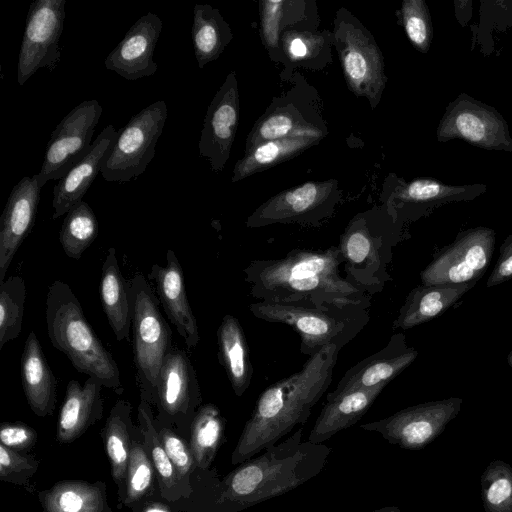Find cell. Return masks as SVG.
<instances>
[{
  "label": "cell",
  "mask_w": 512,
  "mask_h": 512,
  "mask_svg": "<svg viewBox=\"0 0 512 512\" xmlns=\"http://www.w3.org/2000/svg\"><path fill=\"white\" fill-rule=\"evenodd\" d=\"M65 5L66 0H35L30 4L17 64L19 85L40 68L53 72L58 66Z\"/></svg>",
  "instance_id": "10"
},
{
  "label": "cell",
  "mask_w": 512,
  "mask_h": 512,
  "mask_svg": "<svg viewBox=\"0 0 512 512\" xmlns=\"http://www.w3.org/2000/svg\"><path fill=\"white\" fill-rule=\"evenodd\" d=\"M303 428L237 465L218 486L215 503L223 512H240L281 496L322 472L332 449L303 441Z\"/></svg>",
  "instance_id": "3"
},
{
  "label": "cell",
  "mask_w": 512,
  "mask_h": 512,
  "mask_svg": "<svg viewBox=\"0 0 512 512\" xmlns=\"http://www.w3.org/2000/svg\"><path fill=\"white\" fill-rule=\"evenodd\" d=\"M512 278V240L507 239L500 248L498 261L490 274L487 286H495Z\"/></svg>",
  "instance_id": "45"
},
{
  "label": "cell",
  "mask_w": 512,
  "mask_h": 512,
  "mask_svg": "<svg viewBox=\"0 0 512 512\" xmlns=\"http://www.w3.org/2000/svg\"><path fill=\"white\" fill-rule=\"evenodd\" d=\"M142 512H170V509L163 503L152 502L147 504Z\"/></svg>",
  "instance_id": "48"
},
{
  "label": "cell",
  "mask_w": 512,
  "mask_h": 512,
  "mask_svg": "<svg viewBox=\"0 0 512 512\" xmlns=\"http://www.w3.org/2000/svg\"><path fill=\"white\" fill-rule=\"evenodd\" d=\"M39 462L29 456L0 444V479L23 484L38 469Z\"/></svg>",
  "instance_id": "41"
},
{
  "label": "cell",
  "mask_w": 512,
  "mask_h": 512,
  "mask_svg": "<svg viewBox=\"0 0 512 512\" xmlns=\"http://www.w3.org/2000/svg\"><path fill=\"white\" fill-rule=\"evenodd\" d=\"M495 232L476 227L461 233L421 272L423 285H457L475 282L489 266Z\"/></svg>",
  "instance_id": "13"
},
{
  "label": "cell",
  "mask_w": 512,
  "mask_h": 512,
  "mask_svg": "<svg viewBox=\"0 0 512 512\" xmlns=\"http://www.w3.org/2000/svg\"><path fill=\"white\" fill-rule=\"evenodd\" d=\"M285 40L287 52L294 60L307 58L316 42L312 38L296 33L287 34Z\"/></svg>",
  "instance_id": "46"
},
{
  "label": "cell",
  "mask_w": 512,
  "mask_h": 512,
  "mask_svg": "<svg viewBox=\"0 0 512 512\" xmlns=\"http://www.w3.org/2000/svg\"><path fill=\"white\" fill-rule=\"evenodd\" d=\"M102 388V383L91 377H87L83 385L74 379L68 382L57 423L58 442H73L101 419L104 410Z\"/></svg>",
  "instance_id": "24"
},
{
  "label": "cell",
  "mask_w": 512,
  "mask_h": 512,
  "mask_svg": "<svg viewBox=\"0 0 512 512\" xmlns=\"http://www.w3.org/2000/svg\"><path fill=\"white\" fill-rule=\"evenodd\" d=\"M417 355L415 349L406 345L403 333H394L385 347L349 368L334 391L388 385L412 364Z\"/></svg>",
  "instance_id": "21"
},
{
  "label": "cell",
  "mask_w": 512,
  "mask_h": 512,
  "mask_svg": "<svg viewBox=\"0 0 512 512\" xmlns=\"http://www.w3.org/2000/svg\"><path fill=\"white\" fill-rule=\"evenodd\" d=\"M201 391L187 353L172 348L158 377L154 404L163 420L183 423L192 420L201 404Z\"/></svg>",
  "instance_id": "15"
},
{
  "label": "cell",
  "mask_w": 512,
  "mask_h": 512,
  "mask_svg": "<svg viewBox=\"0 0 512 512\" xmlns=\"http://www.w3.org/2000/svg\"><path fill=\"white\" fill-rule=\"evenodd\" d=\"M338 246L293 249L283 258L252 260L243 270L250 295L259 300L306 306L371 307V297L352 285L339 268Z\"/></svg>",
  "instance_id": "1"
},
{
  "label": "cell",
  "mask_w": 512,
  "mask_h": 512,
  "mask_svg": "<svg viewBox=\"0 0 512 512\" xmlns=\"http://www.w3.org/2000/svg\"><path fill=\"white\" fill-rule=\"evenodd\" d=\"M475 282L457 285H419L408 294L392 328L407 330L443 313Z\"/></svg>",
  "instance_id": "27"
},
{
  "label": "cell",
  "mask_w": 512,
  "mask_h": 512,
  "mask_svg": "<svg viewBox=\"0 0 512 512\" xmlns=\"http://www.w3.org/2000/svg\"><path fill=\"white\" fill-rule=\"evenodd\" d=\"M239 116V97L235 74L231 72L212 99L203 122L199 154L215 172L222 171L229 158Z\"/></svg>",
  "instance_id": "16"
},
{
  "label": "cell",
  "mask_w": 512,
  "mask_h": 512,
  "mask_svg": "<svg viewBox=\"0 0 512 512\" xmlns=\"http://www.w3.org/2000/svg\"><path fill=\"white\" fill-rule=\"evenodd\" d=\"M162 26V20L152 12L141 16L106 57V69L126 80H137L155 74L158 65L153 60V55Z\"/></svg>",
  "instance_id": "18"
},
{
  "label": "cell",
  "mask_w": 512,
  "mask_h": 512,
  "mask_svg": "<svg viewBox=\"0 0 512 512\" xmlns=\"http://www.w3.org/2000/svg\"><path fill=\"white\" fill-rule=\"evenodd\" d=\"M370 512H398L395 507H383Z\"/></svg>",
  "instance_id": "49"
},
{
  "label": "cell",
  "mask_w": 512,
  "mask_h": 512,
  "mask_svg": "<svg viewBox=\"0 0 512 512\" xmlns=\"http://www.w3.org/2000/svg\"><path fill=\"white\" fill-rule=\"evenodd\" d=\"M387 385L372 389L350 388L332 391L326 397L307 440L321 444L338 432L356 424Z\"/></svg>",
  "instance_id": "22"
},
{
  "label": "cell",
  "mask_w": 512,
  "mask_h": 512,
  "mask_svg": "<svg viewBox=\"0 0 512 512\" xmlns=\"http://www.w3.org/2000/svg\"><path fill=\"white\" fill-rule=\"evenodd\" d=\"M155 467L143 445L132 440L123 504L131 505L148 495L154 485Z\"/></svg>",
  "instance_id": "38"
},
{
  "label": "cell",
  "mask_w": 512,
  "mask_h": 512,
  "mask_svg": "<svg viewBox=\"0 0 512 512\" xmlns=\"http://www.w3.org/2000/svg\"><path fill=\"white\" fill-rule=\"evenodd\" d=\"M148 278L166 316L186 347L195 349L200 339L199 329L187 298L183 270L173 250H167L165 266L152 265Z\"/></svg>",
  "instance_id": "19"
},
{
  "label": "cell",
  "mask_w": 512,
  "mask_h": 512,
  "mask_svg": "<svg viewBox=\"0 0 512 512\" xmlns=\"http://www.w3.org/2000/svg\"><path fill=\"white\" fill-rule=\"evenodd\" d=\"M21 382L31 410L39 417L55 409L57 379L51 370L36 334L29 332L20 359Z\"/></svg>",
  "instance_id": "25"
},
{
  "label": "cell",
  "mask_w": 512,
  "mask_h": 512,
  "mask_svg": "<svg viewBox=\"0 0 512 512\" xmlns=\"http://www.w3.org/2000/svg\"><path fill=\"white\" fill-rule=\"evenodd\" d=\"M158 432L165 451L179 477L189 474L193 464H195L192 451L187 448L182 438L170 428L163 426Z\"/></svg>",
  "instance_id": "42"
},
{
  "label": "cell",
  "mask_w": 512,
  "mask_h": 512,
  "mask_svg": "<svg viewBox=\"0 0 512 512\" xmlns=\"http://www.w3.org/2000/svg\"><path fill=\"white\" fill-rule=\"evenodd\" d=\"M286 3L269 0L260 3L262 34L266 45L270 48L278 47L279 29Z\"/></svg>",
  "instance_id": "44"
},
{
  "label": "cell",
  "mask_w": 512,
  "mask_h": 512,
  "mask_svg": "<svg viewBox=\"0 0 512 512\" xmlns=\"http://www.w3.org/2000/svg\"><path fill=\"white\" fill-rule=\"evenodd\" d=\"M249 311L258 319L292 327L300 337V352L314 356L328 345L341 349L370 320L369 309L359 306H306L257 301Z\"/></svg>",
  "instance_id": "5"
},
{
  "label": "cell",
  "mask_w": 512,
  "mask_h": 512,
  "mask_svg": "<svg viewBox=\"0 0 512 512\" xmlns=\"http://www.w3.org/2000/svg\"><path fill=\"white\" fill-rule=\"evenodd\" d=\"M401 16L408 39L420 52H428L433 28L428 7L423 0H405L402 2Z\"/></svg>",
  "instance_id": "40"
},
{
  "label": "cell",
  "mask_w": 512,
  "mask_h": 512,
  "mask_svg": "<svg viewBox=\"0 0 512 512\" xmlns=\"http://www.w3.org/2000/svg\"><path fill=\"white\" fill-rule=\"evenodd\" d=\"M314 129H316L314 126L301 122L292 112H273L255 125L247 139L246 150L264 142L287 138Z\"/></svg>",
  "instance_id": "39"
},
{
  "label": "cell",
  "mask_w": 512,
  "mask_h": 512,
  "mask_svg": "<svg viewBox=\"0 0 512 512\" xmlns=\"http://www.w3.org/2000/svg\"><path fill=\"white\" fill-rule=\"evenodd\" d=\"M168 117L164 100L149 104L135 114L118 137L108 155L101 175L109 182H128L146 170L155 155V147Z\"/></svg>",
  "instance_id": "8"
},
{
  "label": "cell",
  "mask_w": 512,
  "mask_h": 512,
  "mask_svg": "<svg viewBox=\"0 0 512 512\" xmlns=\"http://www.w3.org/2000/svg\"><path fill=\"white\" fill-rule=\"evenodd\" d=\"M334 38L347 85L374 107L386 78L382 54L373 37L359 23L337 20Z\"/></svg>",
  "instance_id": "12"
},
{
  "label": "cell",
  "mask_w": 512,
  "mask_h": 512,
  "mask_svg": "<svg viewBox=\"0 0 512 512\" xmlns=\"http://www.w3.org/2000/svg\"><path fill=\"white\" fill-rule=\"evenodd\" d=\"M511 491V483L507 479H499L490 486L487 498L490 503L499 504L510 496Z\"/></svg>",
  "instance_id": "47"
},
{
  "label": "cell",
  "mask_w": 512,
  "mask_h": 512,
  "mask_svg": "<svg viewBox=\"0 0 512 512\" xmlns=\"http://www.w3.org/2000/svg\"><path fill=\"white\" fill-rule=\"evenodd\" d=\"M40 190L36 174L24 176L11 190L0 218V283L34 226Z\"/></svg>",
  "instance_id": "17"
},
{
  "label": "cell",
  "mask_w": 512,
  "mask_h": 512,
  "mask_svg": "<svg viewBox=\"0 0 512 512\" xmlns=\"http://www.w3.org/2000/svg\"><path fill=\"white\" fill-rule=\"evenodd\" d=\"M131 332L140 399L154 404L161 367L172 347V331L160 311V302L141 273L130 280Z\"/></svg>",
  "instance_id": "7"
},
{
  "label": "cell",
  "mask_w": 512,
  "mask_h": 512,
  "mask_svg": "<svg viewBox=\"0 0 512 512\" xmlns=\"http://www.w3.org/2000/svg\"><path fill=\"white\" fill-rule=\"evenodd\" d=\"M486 185H448L434 179H415L395 193L400 204L429 205L471 199L483 193Z\"/></svg>",
  "instance_id": "34"
},
{
  "label": "cell",
  "mask_w": 512,
  "mask_h": 512,
  "mask_svg": "<svg viewBox=\"0 0 512 512\" xmlns=\"http://www.w3.org/2000/svg\"><path fill=\"white\" fill-rule=\"evenodd\" d=\"M36 431L23 422H4L0 427V441L17 452L30 449L36 443Z\"/></svg>",
  "instance_id": "43"
},
{
  "label": "cell",
  "mask_w": 512,
  "mask_h": 512,
  "mask_svg": "<svg viewBox=\"0 0 512 512\" xmlns=\"http://www.w3.org/2000/svg\"><path fill=\"white\" fill-rule=\"evenodd\" d=\"M98 221L92 208L85 202L75 204L61 225L59 241L64 253L78 260L98 236Z\"/></svg>",
  "instance_id": "35"
},
{
  "label": "cell",
  "mask_w": 512,
  "mask_h": 512,
  "mask_svg": "<svg viewBox=\"0 0 512 512\" xmlns=\"http://www.w3.org/2000/svg\"><path fill=\"white\" fill-rule=\"evenodd\" d=\"M131 410L132 406L128 401L118 400L111 409L102 430L105 449L111 465V474L119 488V497L123 499L133 440L131 436L135 432L131 421Z\"/></svg>",
  "instance_id": "29"
},
{
  "label": "cell",
  "mask_w": 512,
  "mask_h": 512,
  "mask_svg": "<svg viewBox=\"0 0 512 512\" xmlns=\"http://www.w3.org/2000/svg\"><path fill=\"white\" fill-rule=\"evenodd\" d=\"M440 142L462 139L486 149L512 152L507 122L493 107L462 93L450 102L439 123Z\"/></svg>",
  "instance_id": "11"
},
{
  "label": "cell",
  "mask_w": 512,
  "mask_h": 512,
  "mask_svg": "<svg viewBox=\"0 0 512 512\" xmlns=\"http://www.w3.org/2000/svg\"><path fill=\"white\" fill-rule=\"evenodd\" d=\"M217 344L219 362L235 395L241 397L251 384L253 365L244 331L233 315L222 318L217 329Z\"/></svg>",
  "instance_id": "28"
},
{
  "label": "cell",
  "mask_w": 512,
  "mask_h": 512,
  "mask_svg": "<svg viewBox=\"0 0 512 512\" xmlns=\"http://www.w3.org/2000/svg\"><path fill=\"white\" fill-rule=\"evenodd\" d=\"M322 137V132L314 129L287 138L268 141L246 150L245 156L234 167L232 181L236 182L251 174L270 168L285 161Z\"/></svg>",
  "instance_id": "31"
},
{
  "label": "cell",
  "mask_w": 512,
  "mask_h": 512,
  "mask_svg": "<svg viewBox=\"0 0 512 512\" xmlns=\"http://www.w3.org/2000/svg\"><path fill=\"white\" fill-rule=\"evenodd\" d=\"M138 420L144 436V447L160 478L161 489L164 497L173 491L177 484L178 473L170 461L159 436L151 404L140 399L138 406Z\"/></svg>",
  "instance_id": "36"
},
{
  "label": "cell",
  "mask_w": 512,
  "mask_h": 512,
  "mask_svg": "<svg viewBox=\"0 0 512 512\" xmlns=\"http://www.w3.org/2000/svg\"><path fill=\"white\" fill-rule=\"evenodd\" d=\"M99 292L103 311L117 341L128 340L132 314L130 282L121 272L114 247L107 250Z\"/></svg>",
  "instance_id": "26"
},
{
  "label": "cell",
  "mask_w": 512,
  "mask_h": 512,
  "mask_svg": "<svg viewBox=\"0 0 512 512\" xmlns=\"http://www.w3.org/2000/svg\"><path fill=\"white\" fill-rule=\"evenodd\" d=\"M454 408L451 401L430 403L399 411L389 417L360 425L367 431L379 433L390 443L417 446L433 434L436 419H442Z\"/></svg>",
  "instance_id": "23"
},
{
  "label": "cell",
  "mask_w": 512,
  "mask_h": 512,
  "mask_svg": "<svg viewBox=\"0 0 512 512\" xmlns=\"http://www.w3.org/2000/svg\"><path fill=\"white\" fill-rule=\"evenodd\" d=\"M334 184L306 182L285 190L260 205L247 219L249 228L272 224H317L328 217L335 204Z\"/></svg>",
  "instance_id": "14"
},
{
  "label": "cell",
  "mask_w": 512,
  "mask_h": 512,
  "mask_svg": "<svg viewBox=\"0 0 512 512\" xmlns=\"http://www.w3.org/2000/svg\"><path fill=\"white\" fill-rule=\"evenodd\" d=\"M118 137L112 124L107 125L93 141L86 156L76 163L53 187V215L57 219L82 201L101 169Z\"/></svg>",
  "instance_id": "20"
},
{
  "label": "cell",
  "mask_w": 512,
  "mask_h": 512,
  "mask_svg": "<svg viewBox=\"0 0 512 512\" xmlns=\"http://www.w3.org/2000/svg\"><path fill=\"white\" fill-rule=\"evenodd\" d=\"M383 211L355 216L343 232L339 249L345 278L368 295L383 290L390 280L387 271L396 242L394 219Z\"/></svg>",
  "instance_id": "6"
},
{
  "label": "cell",
  "mask_w": 512,
  "mask_h": 512,
  "mask_svg": "<svg viewBox=\"0 0 512 512\" xmlns=\"http://www.w3.org/2000/svg\"><path fill=\"white\" fill-rule=\"evenodd\" d=\"M507 360H508L509 365L512 367V350L510 351Z\"/></svg>",
  "instance_id": "50"
},
{
  "label": "cell",
  "mask_w": 512,
  "mask_h": 512,
  "mask_svg": "<svg viewBox=\"0 0 512 512\" xmlns=\"http://www.w3.org/2000/svg\"><path fill=\"white\" fill-rule=\"evenodd\" d=\"M45 512H111L102 481H61L39 494Z\"/></svg>",
  "instance_id": "30"
},
{
  "label": "cell",
  "mask_w": 512,
  "mask_h": 512,
  "mask_svg": "<svg viewBox=\"0 0 512 512\" xmlns=\"http://www.w3.org/2000/svg\"><path fill=\"white\" fill-rule=\"evenodd\" d=\"M191 35L199 68L217 59L232 38L218 9L207 4L194 6Z\"/></svg>",
  "instance_id": "32"
},
{
  "label": "cell",
  "mask_w": 512,
  "mask_h": 512,
  "mask_svg": "<svg viewBox=\"0 0 512 512\" xmlns=\"http://www.w3.org/2000/svg\"><path fill=\"white\" fill-rule=\"evenodd\" d=\"M45 314L52 346L65 354L79 373L121 394L124 388L118 365L86 320L67 283L56 280L49 286Z\"/></svg>",
  "instance_id": "4"
},
{
  "label": "cell",
  "mask_w": 512,
  "mask_h": 512,
  "mask_svg": "<svg viewBox=\"0 0 512 512\" xmlns=\"http://www.w3.org/2000/svg\"><path fill=\"white\" fill-rule=\"evenodd\" d=\"M102 112L97 100H86L59 122L50 135L40 171L36 174L41 188L50 180L61 179L86 156Z\"/></svg>",
  "instance_id": "9"
},
{
  "label": "cell",
  "mask_w": 512,
  "mask_h": 512,
  "mask_svg": "<svg viewBox=\"0 0 512 512\" xmlns=\"http://www.w3.org/2000/svg\"><path fill=\"white\" fill-rule=\"evenodd\" d=\"M25 298L26 286L21 276H10L0 283V350L21 333Z\"/></svg>",
  "instance_id": "37"
},
{
  "label": "cell",
  "mask_w": 512,
  "mask_h": 512,
  "mask_svg": "<svg viewBox=\"0 0 512 512\" xmlns=\"http://www.w3.org/2000/svg\"><path fill=\"white\" fill-rule=\"evenodd\" d=\"M191 428V451L198 468L207 469L215 458L222 441L225 420L219 408L207 403L197 410Z\"/></svg>",
  "instance_id": "33"
},
{
  "label": "cell",
  "mask_w": 512,
  "mask_h": 512,
  "mask_svg": "<svg viewBox=\"0 0 512 512\" xmlns=\"http://www.w3.org/2000/svg\"><path fill=\"white\" fill-rule=\"evenodd\" d=\"M340 350L337 345L324 347L309 357L299 371L271 384L259 395L233 450V465L277 444L295 426L308 420L332 381Z\"/></svg>",
  "instance_id": "2"
}]
</instances>
